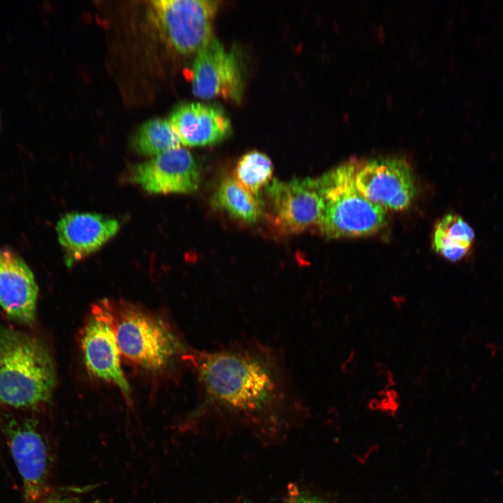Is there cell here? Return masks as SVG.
Here are the masks:
<instances>
[{"label": "cell", "mask_w": 503, "mask_h": 503, "mask_svg": "<svg viewBox=\"0 0 503 503\" xmlns=\"http://www.w3.org/2000/svg\"><path fill=\"white\" fill-rule=\"evenodd\" d=\"M289 503H328L317 497H298L289 502Z\"/></svg>", "instance_id": "cell-21"}, {"label": "cell", "mask_w": 503, "mask_h": 503, "mask_svg": "<svg viewBox=\"0 0 503 503\" xmlns=\"http://www.w3.org/2000/svg\"><path fill=\"white\" fill-rule=\"evenodd\" d=\"M3 432L22 481L25 503H39L50 492L53 465L50 442L30 420H9Z\"/></svg>", "instance_id": "cell-6"}, {"label": "cell", "mask_w": 503, "mask_h": 503, "mask_svg": "<svg viewBox=\"0 0 503 503\" xmlns=\"http://www.w3.org/2000/svg\"><path fill=\"white\" fill-rule=\"evenodd\" d=\"M80 345L89 373L116 386L129 398V384L121 367V353L110 313L103 302L93 307L82 329Z\"/></svg>", "instance_id": "cell-9"}, {"label": "cell", "mask_w": 503, "mask_h": 503, "mask_svg": "<svg viewBox=\"0 0 503 503\" xmlns=\"http://www.w3.org/2000/svg\"><path fill=\"white\" fill-rule=\"evenodd\" d=\"M111 318L121 354L150 371H159L179 358H190L173 328L155 314L126 302H103Z\"/></svg>", "instance_id": "cell-3"}, {"label": "cell", "mask_w": 503, "mask_h": 503, "mask_svg": "<svg viewBox=\"0 0 503 503\" xmlns=\"http://www.w3.org/2000/svg\"><path fill=\"white\" fill-rule=\"evenodd\" d=\"M213 201L219 208L246 223H255L263 214V203L260 198L250 193L231 177L221 181Z\"/></svg>", "instance_id": "cell-16"}, {"label": "cell", "mask_w": 503, "mask_h": 503, "mask_svg": "<svg viewBox=\"0 0 503 503\" xmlns=\"http://www.w3.org/2000/svg\"><path fill=\"white\" fill-rule=\"evenodd\" d=\"M54 362L36 337L0 325V404L33 407L50 400Z\"/></svg>", "instance_id": "cell-2"}, {"label": "cell", "mask_w": 503, "mask_h": 503, "mask_svg": "<svg viewBox=\"0 0 503 503\" xmlns=\"http://www.w3.org/2000/svg\"><path fill=\"white\" fill-rule=\"evenodd\" d=\"M192 92L198 98L222 97L239 102L243 81L239 61L212 38L196 52L191 68Z\"/></svg>", "instance_id": "cell-10"}, {"label": "cell", "mask_w": 503, "mask_h": 503, "mask_svg": "<svg viewBox=\"0 0 503 503\" xmlns=\"http://www.w3.org/2000/svg\"><path fill=\"white\" fill-rule=\"evenodd\" d=\"M201 407L232 416L265 418L299 404L284 358L256 341L194 353Z\"/></svg>", "instance_id": "cell-1"}, {"label": "cell", "mask_w": 503, "mask_h": 503, "mask_svg": "<svg viewBox=\"0 0 503 503\" xmlns=\"http://www.w3.org/2000/svg\"><path fill=\"white\" fill-rule=\"evenodd\" d=\"M71 491L50 492L39 503H88L71 493Z\"/></svg>", "instance_id": "cell-19"}, {"label": "cell", "mask_w": 503, "mask_h": 503, "mask_svg": "<svg viewBox=\"0 0 503 503\" xmlns=\"http://www.w3.org/2000/svg\"><path fill=\"white\" fill-rule=\"evenodd\" d=\"M474 240L472 227L457 214L444 217L436 225L432 245L435 250L451 261L467 254Z\"/></svg>", "instance_id": "cell-15"}, {"label": "cell", "mask_w": 503, "mask_h": 503, "mask_svg": "<svg viewBox=\"0 0 503 503\" xmlns=\"http://www.w3.org/2000/svg\"><path fill=\"white\" fill-rule=\"evenodd\" d=\"M357 161L346 162L316 178L325 203L319 227L328 238L369 235L386 224V210L356 187Z\"/></svg>", "instance_id": "cell-4"}, {"label": "cell", "mask_w": 503, "mask_h": 503, "mask_svg": "<svg viewBox=\"0 0 503 503\" xmlns=\"http://www.w3.org/2000/svg\"><path fill=\"white\" fill-rule=\"evenodd\" d=\"M273 166L264 153L252 151L243 155L235 169V179L247 191L259 197L272 177Z\"/></svg>", "instance_id": "cell-18"}, {"label": "cell", "mask_w": 503, "mask_h": 503, "mask_svg": "<svg viewBox=\"0 0 503 503\" xmlns=\"http://www.w3.org/2000/svg\"><path fill=\"white\" fill-rule=\"evenodd\" d=\"M181 144L187 146L213 145L225 138L231 123L218 107L201 103H187L177 107L168 119Z\"/></svg>", "instance_id": "cell-14"}, {"label": "cell", "mask_w": 503, "mask_h": 503, "mask_svg": "<svg viewBox=\"0 0 503 503\" xmlns=\"http://www.w3.org/2000/svg\"><path fill=\"white\" fill-rule=\"evenodd\" d=\"M119 228L117 219L100 214L70 212L62 216L56 231L66 266L71 268L98 251Z\"/></svg>", "instance_id": "cell-12"}, {"label": "cell", "mask_w": 503, "mask_h": 503, "mask_svg": "<svg viewBox=\"0 0 503 503\" xmlns=\"http://www.w3.org/2000/svg\"><path fill=\"white\" fill-rule=\"evenodd\" d=\"M38 286L25 262L8 249H0V305L12 319L31 324L35 319Z\"/></svg>", "instance_id": "cell-13"}, {"label": "cell", "mask_w": 503, "mask_h": 503, "mask_svg": "<svg viewBox=\"0 0 503 503\" xmlns=\"http://www.w3.org/2000/svg\"><path fill=\"white\" fill-rule=\"evenodd\" d=\"M131 180L150 194H189L200 184V172L192 154L178 147L136 166Z\"/></svg>", "instance_id": "cell-11"}, {"label": "cell", "mask_w": 503, "mask_h": 503, "mask_svg": "<svg viewBox=\"0 0 503 503\" xmlns=\"http://www.w3.org/2000/svg\"><path fill=\"white\" fill-rule=\"evenodd\" d=\"M354 178L359 191L385 210L407 208L416 191L411 168L405 159L400 156L357 161Z\"/></svg>", "instance_id": "cell-8"}, {"label": "cell", "mask_w": 503, "mask_h": 503, "mask_svg": "<svg viewBox=\"0 0 503 503\" xmlns=\"http://www.w3.org/2000/svg\"><path fill=\"white\" fill-rule=\"evenodd\" d=\"M265 190L270 205L269 220L279 233L296 234L319 226L325 203L316 178L286 182L275 179Z\"/></svg>", "instance_id": "cell-7"}, {"label": "cell", "mask_w": 503, "mask_h": 503, "mask_svg": "<svg viewBox=\"0 0 503 503\" xmlns=\"http://www.w3.org/2000/svg\"><path fill=\"white\" fill-rule=\"evenodd\" d=\"M180 140L170 121L161 118L144 122L131 139V145L136 152L152 157L180 147Z\"/></svg>", "instance_id": "cell-17"}, {"label": "cell", "mask_w": 503, "mask_h": 503, "mask_svg": "<svg viewBox=\"0 0 503 503\" xmlns=\"http://www.w3.org/2000/svg\"><path fill=\"white\" fill-rule=\"evenodd\" d=\"M218 1L155 0L149 2V17L164 41L182 54L196 53L212 37Z\"/></svg>", "instance_id": "cell-5"}, {"label": "cell", "mask_w": 503, "mask_h": 503, "mask_svg": "<svg viewBox=\"0 0 503 503\" xmlns=\"http://www.w3.org/2000/svg\"><path fill=\"white\" fill-rule=\"evenodd\" d=\"M356 366L357 362L353 354H351V356L343 363L342 369L343 372L346 373H351L356 370Z\"/></svg>", "instance_id": "cell-20"}]
</instances>
